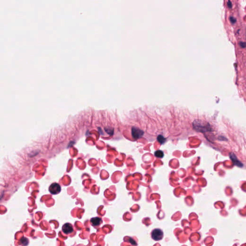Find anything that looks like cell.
Masks as SVG:
<instances>
[{
  "instance_id": "5",
  "label": "cell",
  "mask_w": 246,
  "mask_h": 246,
  "mask_svg": "<svg viewBox=\"0 0 246 246\" xmlns=\"http://www.w3.org/2000/svg\"><path fill=\"white\" fill-rule=\"evenodd\" d=\"M62 230L65 234H69L73 232L72 225L69 223H66L63 226Z\"/></svg>"
},
{
  "instance_id": "4",
  "label": "cell",
  "mask_w": 246,
  "mask_h": 246,
  "mask_svg": "<svg viewBox=\"0 0 246 246\" xmlns=\"http://www.w3.org/2000/svg\"><path fill=\"white\" fill-rule=\"evenodd\" d=\"M230 158L232 160V162L234 163V164L236 166L239 167H243V164L240 161L238 160L237 156L233 153H231L230 154Z\"/></svg>"
},
{
  "instance_id": "9",
  "label": "cell",
  "mask_w": 246,
  "mask_h": 246,
  "mask_svg": "<svg viewBox=\"0 0 246 246\" xmlns=\"http://www.w3.org/2000/svg\"><path fill=\"white\" fill-rule=\"evenodd\" d=\"M230 22H231L232 24H235L236 21H237L236 19L234 18V17H233L232 16L230 17Z\"/></svg>"
},
{
  "instance_id": "3",
  "label": "cell",
  "mask_w": 246,
  "mask_h": 246,
  "mask_svg": "<svg viewBox=\"0 0 246 246\" xmlns=\"http://www.w3.org/2000/svg\"><path fill=\"white\" fill-rule=\"evenodd\" d=\"M144 134V132L141 129L133 127L132 129V135L134 139H136L140 138Z\"/></svg>"
},
{
  "instance_id": "7",
  "label": "cell",
  "mask_w": 246,
  "mask_h": 246,
  "mask_svg": "<svg viewBox=\"0 0 246 246\" xmlns=\"http://www.w3.org/2000/svg\"><path fill=\"white\" fill-rule=\"evenodd\" d=\"M155 157L158 158H162L164 157V152L161 150H158L154 152Z\"/></svg>"
},
{
  "instance_id": "8",
  "label": "cell",
  "mask_w": 246,
  "mask_h": 246,
  "mask_svg": "<svg viewBox=\"0 0 246 246\" xmlns=\"http://www.w3.org/2000/svg\"><path fill=\"white\" fill-rule=\"evenodd\" d=\"M157 140L158 141V142L161 144H163L166 141V139L164 138L163 136L162 135H159L158 136V137H157Z\"/></svg>"
},
{
  "instance_id": "2",
  "label": "cell",
  "mask_w": 246,
  "mask_h": 246,
  "mask_svg": "<svg viewBox=\"0 0 246 246\" xmlns=\"http://www.w3.org/2000/svg\"><path fill=\"white\" fill-rule=\"evenodd\" d=\"M49 190L52 195H56L61 192V187L58 184L54 183L50 186Z\"/></svg>"
},
{
  "instance_id": "11",
  "label": "cell",
  "mask_w": 246,
  "mask_h": 246,
  "mask_svg": "<svg viewBox=\"0 0 246 246\" xmlns=\"http://www.w3.org/2000/svg\"><path fill=\"white\" fill-rule=\"evenodd\" d=\"M228 7H229V8H232V4H231V2L229 1V2H228Z\"/></svg>"
},
{
  "instance_id": "1",
  "label": "cell",
  "mask_w": 246,
  "mask_h": 246,
  "mask_svg": "<svg viewBox=\"0 0 246 246\" xmlns=\"http://www.w3.org/2000/svg\"><path fill=\"white\" fill-rule=\"evenodd\" d=\"M163 237V232L160 229H155L151 232V238L155 241H159Z\"/></svg>"
},
{
  "instance_id": "6",
  "label": "cell",
  "mask_w": 246,
  "mask_h": 246,
  "mask_svg": "<svg viewBox=\"0 0 246 246\" xmlns=\"http://www.w3.org/2000/svg\"><path fill=\"white\" fill-rule=\"evenodd\" d=\"M91 222L92 226H99L102 222V220L99 217H94L92 218L91 220Z\"/></svg>"
},
{
  "instance_id": "10",
  "label": "cell",
  "mask_w": 246,
  "mask_h": 246,
  "mask_svg": "<svg viewBox=\"0 0 246 246\" xmlns=\"http://www.w3.org/2000/svg\"><path fill=\"white\" fill-rule=\"evenodd\" d=\"M240 45L241 47H245V42H241L240 43Z\"/></svg>"
}]
</instances>
